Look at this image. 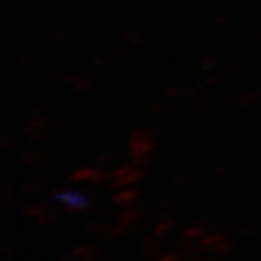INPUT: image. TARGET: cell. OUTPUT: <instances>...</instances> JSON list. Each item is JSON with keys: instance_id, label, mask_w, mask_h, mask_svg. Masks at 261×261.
<instances>
[{"instance_id": "cell-1", "label": "cell", "mask_w": 261, "mask_h": 261, "mask_svg": "<svg viewBox=\"0 0 261 261\" xmlns=\"http://www.w3.org/2000/svg\"><path fill=\"white\" fill-rule=\"evenodd\" d=\"M56 199L63 201L64 204H68V205L71 204L75 208H77V206H84V204H86V199L76 192H63Z\"/></svg>"}]
</instances>
